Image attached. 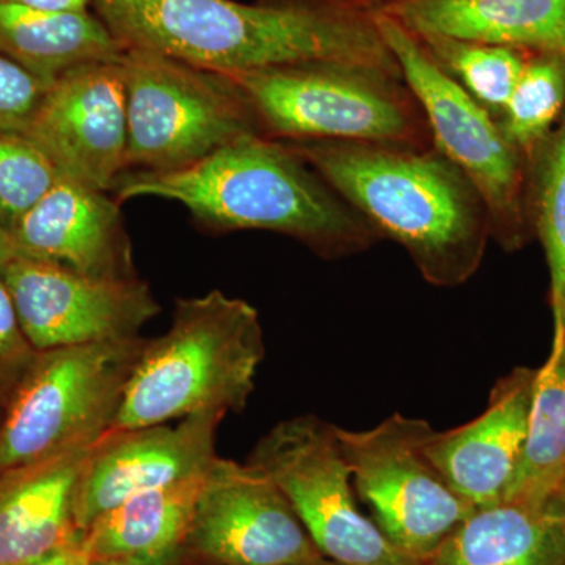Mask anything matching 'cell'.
<instances>
[{
    "label": "cell",
    "instance_id": "cell-1",
    "mask_svg": "<svg viewBox=\"0 0 565 565\" xmlns=\"http://www.w3.org/2000/svg\"><path fill=\"white\" fill-rule=\"evenodd\" d=\"M388 0H93L126 50L215 73L348 63L401 74L379 28Z\"/></svg>",
    "mask_w": 565,
    "mask_h": 565
},
{
    "label": "cell",
    "instance_id": "cell-2",
    "mask_svg": "<svg viewBox=\"0 0 565 565\" xmlns=\"http://www.w3.org/2000/svg\"><path fill=\"white\" fill-rule=\"evenodd\" d=\"M111 191L120 203L139 196L180 203L211 232L285 234L323 259L359 255L381 241L288 141L262 134L177 172L128 170Z\"/></svg>",
    "mask_w": 565,
    "mask_h": 565
},
{
    "label": "cell",
    "instance_id": "cell-3",
    "mask_svg": "<svg viewBox=\"0 0 565 565\" xmlns=\"http://www.w3.org/2000/svg\"><path fill=\"white\" fill-rule=\"evenodd\" d=\"M288 143L381 239L399 244L429 285L457 288L478 273L492 237L489 211L434 145Z\"/></svg>",
    "mask_w": 565,
    "mask_h": 565
},
{
    "label": "cell",
    "instance_id": "cell-4",
    "mask_svg": "<svg viewBox=\"0 0 565 565\" xmlns=\"http://www.w3.org/2000/svg\"><path fill=\"white\" fill-rule=\"evenodd\" d=\"M264 356L263 326L253 305L222 291L178 299L170 329L145 343L110 430L203 412L241 414Z\"/></svg>",
    "mask_w": 565,
    "mask_h": 565
},
{
    "label": "cell",
    "instance_id": "cell-5",
    "mask_svg": "<svg viewBox=\"0 0 565 565\" xmlns=\"http://www.w3.org/2000/svg\"><path fill=\"white\" fill-rule=\"evenodd\" d=\"M230 77L270 139L433 147L426 115L399 74L307 63Z\"/></svg>",
    "mask_w": 565,
    "mask_h": 565
},
{
    "label": "cell",
    "instance_id": "cell-6",
    "mask_svg": "<svg viewBox=\"0 0 565 565\" xmlns=\"http://www.w3.org/2000/svg\"><path fill=\"white\" fill-rule=\"evenodd\" d=\"M147 340L139 334L36 352L0 416V473L98 444Z\"/></svg>",
    "mask_w": 565,
    "mask_h": 565
},
{
    "label": "cell",
    "instance_id": "cell-7",
    "mask_svg": "<svg viewBox=\"0 0 565 565\" xmlns=\"http://www.w3.org/2000/svg\"><path fill=\"white\" fill-rule=\"evenodd\" d=\"M121 68L125 172H177L241 137L263 136L244 93L226 74L143 50H126Z\"/></svg>",
    "mask_w": 565,
    "mask_h": 565
},
{
    "label": "cell",
    "instance_id": "cell-8",
    "mask_svg": "<svg viewBox=\"0 0 565 565\" xmlns=\"http://www.w3.org/2000/svg\"><path fill=\"white\" fill-rule=\"evenodd\" d=\"M247 462L277 486L326 559L343 565H424L405 555L359 508L338 426L316 415L280 422Z\"/></svg>",
    "mask_w": 565,
    "mask_h": 565
},
{
    "label": "cell",
    "instance_id": "cell-9",
    "mask_svg": "<svg viewBox=\"0 0 565 565\" xmlns=\"http://www.w3.org/2000/svg\"><path fill=\"white\" fill-rule=\"evenodd\" d=\"M434 427L426 419L388 416L370 430L338 427L356 497L397 550L426 561L473 514L426 452Z\"/></svg>",
    "mask_w": 565,
    "mask_h": 565
},
{
    "label": "cell",
    "instance_id": "cell-10",
    "mask_svg": "<svg viewBox=\"0 0 565 565\" xmlns=\"http://www.w3.org/2000/svg\"><path fill=\"white\" fill-rule=\"evenodd\" d=\"M379 28L426 115L434 147L481 193L493 239L514 247L522 223V154L497 118L438 66L415 33L385 11Z\"/></svg>",
    "mask_w": 565,
    "mask_h": 565
},
{
    "label": "cell",
    "instance_id": "cell-11",
    "mask_svg": "<svg viewBox=\"0 0 565 565\" xmlns=\"http://www.w3.org/2000/svg\"><path fill=\"white\" fill-rule=\"evenodd\" d=\"M2 280L36 351L139 337L161 310L140 277H90L20 256Z\"/></svg>",
    "mask_w": 565,
    "mask_h": 565
},
{
    "label": "cell",
    "instance_id": "cell-12",
    "mask_svg": "<svg viewBox=\"0 0 565 565\" xmlns=\"http://www.w3.org/2000/svg\"><path fill=\"white\" fill-rule=\"evenodd\" d=\"M188 544L215 565H308L323 557L262 470L218 456L204 475Z\"/></svg>",
    "mask_w": 565,
    "mask_h": 565
},
{
    "label": "cell",
    "instance_id": "cell-13",
    "mask_svg": "<svg viewBox=\"0 0 565 565\" xmlns=\"http://www.w3.org/2000/svg\"><path fill=\"white\" fill-rule=\"evenodd\" d=\"M203 412L174 424L110 430L93 446L74 492V523L95 520L136 494L203 478L217 459L215 437L225 418Z\"/></svg>",
    "mask_w": 565,
    "mask_h": 565
},
{
    "label": "cell",
    "instance_id": "cell-14",
    "mask_svg": "<svg viewBox=\"0 0 565 565\" xmlns=\"http://www.w3.org/2000/svg\"><path fill=\"white\" fill-rule=\"evenodd\" d=\"M121 57L57 77L25 132L61 174L104 192H111L126 170L128 111Z\"/></svg>",
    "mask_w": 565,
    "mask_h": 565
},
{
    "label": "cell",
    "instance_id": "cell-15",
    "mask_svg": "<svg viewBox=\"0 0 565 565\" xmlns=\"http://www.w3.org/2000/svg\"><path fill=\"white\" fill-rule=\"evenodd\" d=\"M120 202L61 174L51 191L11 226L22 258L99 278H134L131 241Z\"/></svg>",
    "mask_w": 565,
    "mask_h": 565
},
{
    "label": "cell",
    "instance_id": "cell-16",
    "mask_svg": "<svg viewBox=\"0 0 565 565\" xmlns=\"http://www.w3.org/2000/svg\"><path fill=\"white\" fill-rule=\"evenodd\" d=\"M535 379L537 370L516 367L494 384L478 418L427 440L429 459L476 509L505 500L525 449Z\"/></svg>",
    "mask_w": 565,
    "mask_h": 565
},
{
    "label": "cell",
    "instance_id": "cell-17",
    "mask_svg": "<svg viewBox=\"0 0 565 565\" xmlns=\"http://www.w3.org/2000/svg\"><path fill=\"white\" fill-rule=\"evenodd\" d=\"M92 448L0 473V565H39L79 541L74 492Z\"/></svg>",
    "mask_w": 565,
    "mask_h": 565
},
{
    "label": "cell",
    "instance_id": "cell-18",
    "mask_svg": "<svg viewBox=\"0 0 565 565\" xmlns=\"http://www.w3.org/2000/svg\"><path fill=\"white\" fill-rule=\"evenodd\" d=\"M384 11L418 36L565 57V0H388Z\"/></svg>",
    "mask_w": 565,
    "mask_h": 565
},
{
    "label": "cell",
    "instance_id": "cell-19",
    "mask_svg": "<svg viewBox=\"0 0 565 565\" xmlns=\"http://www.w3.org/2000/svg\"><path fill=\"white\" fill-rule=\"evenodd\" d=\"M424 565H565V503L475 509Z\"/></svg>",
    "mask_w": 565,
    "mask_h": 565
},
{
    "label": "cell",
    "instance_id": "cell-20",
    "mask_svg": "<svg viewBox=\"0 0 565 565\" xmlns=\"http://www.w3.org/2000/svg\"><path fill=\"white\" fill-rule=\"evenodd\" d=\"M203 478L129 498L81 533L82 548L92 563L118 559L169 565L191 531Z\"/></svg>",
    "mask_w": 565,
    "mask_h": 565
},
{
    "label": "cell",
    "instance_id": "cell-21",
    "mask_svg": "<svg viewBox=\"0 0 565 565\" xmlns=\"http://www.w3.org/2000/svg\"><path fill=\"white\" fill-rule=\"evenodd\" d=\"M126 47L90 10L46 11L0 0V54L54 82L96 62L118 61Z\"/></svg>",
    "mask_w": 565,
    "mask_h": 565
},
{
    "label": "cell",
    "instance_id": "cell-22",
    "mask_svg": "<svg viewBox=\"0 0 565 565\" xmlns=\"http://www.w3.org/2000/svg\"><path fill=\"white\" fill-rule=\"evenodd\" d=\"M565 481V334L537 370L522 460L504 501L542 504L563 497Z\"/></svg>",
    "mask_w": 565,
    "mask_h": 565
},
{
    "label": "cell",
    "instance_id": "cell-23",
    "mask_svg": "<svg viewBox=\"0 0 565 565\" xmlns=\"http://www.w3.org/2000/svg\"><path fill=\"white\" fill-rule=\"evenodd\" d=\"M418 39L438 66L475 102L500 120L501 111L522 76L530 52L449 36Z\"/></svg>",
    "mask_w": 565,
    "mask_h": 565
},
{
    "label": "cell",
    "instance_id": "cell-24",
    "mask_svg": "<svg viewBox=\"0 0 565 565\" xmlns=\"http://www.w3.org/2000/svg\"><path fill=\"white\" fill-rule=\"evenodd\" d=\"M564 106L565 57L530 52L498 121L520 154H531L544 143Z\"/></svg>",
    "mask_w": 565,
    "mask_h": 565
},
{
    "label": "cell",
    "instance_id": "cell-25",
    "mask_svg": "<svg viewBox=\"0 0 565 565\" xmlns=\"http://www.w3.org/2000/svg\"><path fill=\"white\" fill-rule=\"evenodd\" d=\"M535 218L548 259L556 340L565 334V120L542 159Z\"/></svg>",
    "mask_w": 565,
    "mask_h": 565
},
{
    "label": "cell",
    "instance_id": "cell-26",
    "mask_svg": "<svg viewBox=\"0 0 565 565\" xmlns=\"http://www.w3.org/2000/svg\"><path fill=\"white\" fill-rule=\"evenodd\" d=\"M58 177L50 156L25 134L0 132V222L10 230Z\"/></svg>",
    "mask_w": 565,
    "mask_h": 565
},
{
    "label": "cell",
    "instance_id": "cell-27",
    "mask_svg": "<svg viewBox=\"0 0 565 565\" xmlns=\"http://www.w3.org/2000/svg\"><path fill=\"white\" fill-rule=\"evenodd\" d=\"M51 84L0 54V132H28Z\"/></svg>",
    "mask_w": 565,
    "mask_h": 565
},
{
    "label": "cell",
    "instance_id": "cell-28",
    "mask_svg": "<svg viewBox=\"0 0 565 565\" xmlns=\"http://www.w3.org/2000/svg\"><path fill=\"white\" fill-rule=\"evenodd\" d=\"M36 352L22 332L9 289L0 278V412L13 399Z\"/></svg>",
    "mask_w": 565,
    "mask_h": 565
},
{
    "label": "cell",
    "instance_id": "cell-29",
    "mask_svg": "<svg viewBox=\"0 0 565 565\" xmlns=\"http://www.w3.org/2000/svg\"><path fill=\"white\" fill-rule=\"evenodd\" d=\"M3 2L21 3L46 11H85L93 6V0H3Z\"/></svg>",
    "mask_w": 565,
    "mask_h": 565
},
{
    "label": "cell",
    "instance_id": "cell-30",
    "mask_svg": "<svg viewBox=\"0 0 565 565\" xmlns=\"http://www.w3.org/2000/svg\"><path fill=\"white\" fill-rule=\"evenodd\" d=\"M39 565H93L90 557L84 552L81 545V539L74 544L65 546L61 552L44 559Z\"/></svg>",
    "mask_w": 565,
    "mask_h": 565
},
{
    "label": "cell",
    "instance_id": "cell-31",
    "mask_svg": "<svg viewBox=\"0 0 565 565\" xmlns=\"http://www.w3.org/2000/svg\"><path fill=\"white\" fill-rule=\"evenodd\" d=\"M18 258H20V253H18L13 236H11L10 230L0 222V278L9 269L10 264Z\"/></svg>",
    "mask_w": 565,
    "mask_h": 565
},
{
    "label": "cell",
    "instance_id": "cell-32",
    "mask_svg": "<svg viewBox=\"0 0 565 565\" xmlns=\"http://www.w3.org/2000/svg\"><path fill=\"white\" fill-rule=\"evenodd\" d=\"M93 565H151V564H141V563H132V561H99V563H93Z\"/></svg>",
    "mask_w": 565,
    "mask_h": 565
},
{
    "label": "cell",
    "instance_id": "cell-33",
    "mask_svg": "<svg viewBox=\"0 0 565 565\" xmlns=\"http://www.w3.org/2000/svg\"><path fill=\"white\" fill-rule=\"evenodd\" d=\"M308 565H343V564L333 563V561L326 559V557H321V559L315 561V563H311Z\"/></svg>",
    "mask_w": 565,
    "mask_h": 565
},
{
    "label": "cell",
    "instance_id": "cell-34",
    "mask_svg": "<svg viewBox=\"0 0 565 565\" xmlns=\"http://www.w3.org/2000/svg\"><path fill=\"white\" fill-rule=\"evenodd\" d=\"M563 500H564V503H565V481H564V487H563Z\"/></svg>",
    "mask_w": 565,
    "mask_h": 565
},
{
    "label": "cell",
    "instance_id": "cell-35",
    "mask_svg": "<svg viewBox=\"0 0 565 565\" xmlns=\"http://www.w3.org/2000/svg\"><path fill=\"white\" fill-rule=\"evenodd\" d=\"M0 416H2V412H0Z\"/></svg>",
    "mask_w": 565,
    "mask_h": 565
}]
</instances>
